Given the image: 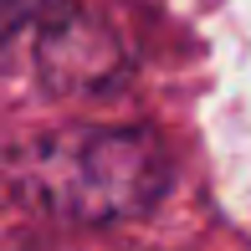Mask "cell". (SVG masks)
<instances>
[{
	"label": "cell",
	"mask_w": 251,
	"mask_h": 251,
	"mask_svg": "<svg viewBox=\"0 0 251 251\" xmlns=\"http://www.w3.org/2000/svg\"><path fill=\"white\" fill-rule=\"evenodd\" d=\"M31 185L56 215L102 226L144 215L169 190V154L144 128H67L36 144Z\"/></svg>",
	"instance_id": "obj_1"
},
{
	"label": "cell",
	"mask_w": 251,
	"mask_h": 251,
	"mask_svg": "<svg viewBox=\"0 0 251 251\" xmlns=\"http://www.w3.org/2000/svg\"><path fill=\"white\" fill-rule=\"evenodd\" d=\"M31 62L51 93H102V82L123 72V47L98 16L51 5V10H36Z\"/></svg>",
	"instance_id": "obj_2"
}]
</instances>
